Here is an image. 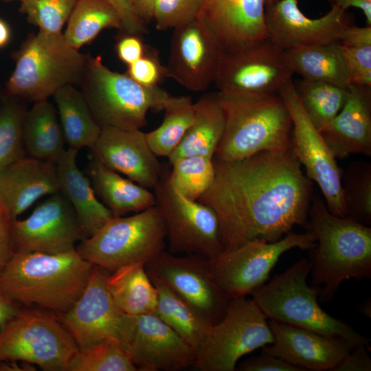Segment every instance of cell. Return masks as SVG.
<instances>
[{
  "label": "cell",
  "instance_id": "6da1fadb",
  "mask_svg": "<svg viewBox=\"0 0 371 371\" xmlns=\"http://www.w3.org/2000/svg\"><path fill=\"white\" fill-rule=\"evenodd\" d=\"M213 161L214 180L198 201L216 213L223 251L254 240L276 242L307 225L312 183L290 150Z\"/></svg>",
  "mask_w": 371,
  "mask_h": 371
},
{
  "label": "cell",
  "instance_id": "7a4b0ae2",
  "mask_svg": "<svg viewBox=\"0 0 371 371\" xmlns=\"http://www.w3.org/2000/svg\"><path fill=\"white\" fill-rule=\"evenodd\" d=\"M93 266L76 249L54 254L14 252L0 271V293L20 306L63 313L82 293Z\"/></svg>",
  "mask_w": 371,
  "mask_h": 371
},
{
  "label": "cell",
  "instance_id": "3957f363",
  "mask_svg": "<svg viewBox=\"0 0 371 371\" xmlns=\"http://www.w3.org/2000/svg\"><path fill=\"white\" fill-rule=\"evenodd\" d=\"M308 218L306 227L315 237L310 273L314 286H323L322 301H330L346 280L370 278V226L333 214L317 194L312 195Z\"/></svg>",
  "mask_w": 371,
  "mask_h": 371
},
{
  "label": "cell",
  "instance_id": "277c9868",
  "mask_svg": "<svg viewBox=\"0 0 371 371\" xmlns=\"http://www.w3.org/2000/svg\"><path fill=\"white\" fill-rule=\"evenodd\" d=\"M311 269V261L301 258L254 291L252 300L267 319L341 338L352 349H370L368 339L319 305V290L307 283Z\"/></svg>",
  "mask_w": 371,
  "mask_h": 371
},
{
  "label": "cell",
  "instance_id": "5b68a950",
  "mask_svg": "<svg viewBox=\"0 0 371 371\" xmlns=\"http://www.w3.org/2000/svg\"><path fill=\"white\" fill-rule=\"evenodd\" d=\"M14 69L4 94L34 102L47 100L60 88L78 85L87 55L69 46L63 33H31L12 54Z\"/></svg>",
  "mask_w": 371,
  "mask_h": 371
},
{
  "label": "cell",
  "instance_id": "8992f818",
  "mask_svg": "<svg viewBox=\"0 0 371 371\" xmlns=\"http://www.w3.org/2000/svg\"><path fill=\"white\" fill-rule=\"evenodd\" d=\"M225 128L214 157L231 161L263 151L289 150L292 120L282 98H227L220 94Z\"/></svg>",
  "mask_w": 371,
  "mask_h": 371
},
{
  "label": "cell",
  "instance_id": "52a82bcc",
  "mask_svg": "<svg viewBox=\"0 0 371 371\" xmlns=\"http://www.w3.org/2000/svg\"><path fill=\"white\" fill-rule=\"evenodd\" d=\"M89 110L99 126L126 131L141 129L148 112L160 111L170 95L159 86L148 87L127 74L113 71L102 58L87 54L78 84Z\"/></svg>",
  "mask_w": 371,
  "mask_h": 371
},
{
  "label": "cell",
  "instance_id": "ba28073f",
  "mask_svg": "<svg viewBox=\"0 0 371 371\" xmlns=\"http://www.w3.org/2000/svg\"><path fill=\"white\" fill-rule=\"evenodd\" d=\"M166 241V227L155 205L131 216H113L76 249L92 265L110 273L129 264H147L165 250Z\"/></svg>",
  "mask_w": 371,
  "mask_h": 371
},
{
  "label": "cell",
  "instance_id": "9c48e42d",
  "mask_svg": "<svg viewBox=\"0 0 371 371\" xmlns=\"http://www.w3.org/2000/svg\"><path fill=\"white\" fill-rule=\"evenodd\" d=\"M78 351L57 315L47 310L21 306L0 329V363L19 361L45 371H68Z\"/></svg>",
  "mask_w": 371,
  "mask_h": 371
},
{
  "label": "cell",
  "instance_id": "30bf717a",
  "mask_svg": "<svg viewBox=\"0 0 371 371\" xmlns=\"http://www.w3.org/2000/svg\"><path fill=\"white\" fill-rule=\"evenodd\" d=\"M273 341L267 318L252 298L233 297L196 351L194 365L201 371H234L241 357Z\"/></svg>",
  "mask_w": 371,
  "mask_h": 371
},
{
  "label": "cell",
  "instance_id": "8fae6325",
  "mask_svg": "<svg viewBox=\"0 0 371 371\" xmlns=\"http://www.w3.org/2000/svg\"><path fill=\"white\" fill-rule=\"evenodd\" d=\"M164 168L153 189L155 206L163 219L169 252L199 255L211 259L223 251L216 213L199 201L190 199L173 188Z\"/></svg>",
  "mask_w": 371,
  "mask_h": 371
},
{
  "label": "cell",
  "instance_id": "7c38bea8",
  "mask_svg": "<svg viewBox=\"0 0 371 371\" xmlns=\"http://www.w3.org/2000/svg\"><path fill=\"white\" fill-rule=\"evenodd\" d=\"M315 245V237L311 232H291L276 242L254 240L224 250L208 259V264L214 280L223 291L231 298L243 297L265 284L286 251L296 247L310 251Z\"/></svg>",
  "mask_w": 371,
  "mask_h": 371
},
{
  "label": "cell",
  "instance_id": "4fadbf2b",
  "mask_svg": "<svg viewBox=\"0 0 371 371\" xmlns=\"http://www.w3.org/2000/svg\"><path fill=\"white\" fill-rule=\"evenodd\" d=\"M293 75L284 51L266 38L223 52L214 82L223 97L261 98L278 94Z\"/></svg>",
  "mask_w": 371,
  "mask_h": 371
},
{
  "label": "cell",
  "instance_id": "5bb4252c",
  "mask_svg": "<svg viewBox=\"0 0 371 371\" xmlns=\"http://www.w3.org/2000/svg\"><path fill=\"white\" fill-rule=\"evenodd\" d=\"M278 95L286 104L292 120L289 150L305 168L306 177L319 186L330 212L346 217L341 170L320 131L306 115L292 78L283 85Z\"/></svg>",
  "mask_w": 371,
  "mask_h": 371
},
{
  "label": "cell",
  "instance_id": "9a60e30c",
  "mask_svg": "<svg viewBox=\"0 0 371 371\" xmlns=\"http://www.w3.org/2000/svg\"><path fill=\"white\" fill-rule=\"evenodd\" d=\"M109 273L93 265L78 300L67 312L56 314L78 350L106 340L126 350L133 315L124 313L111 297L106 285Z\"/></svg>",
  "mask_w": 371,
  "mask_h": 371
},
{
  "label": "cell",
  "instance_id": "2e32d148",
  "mask_svg": "<svg viewBox=\"0 0 371 371\" xmlns=\"http://www.w3.org/2000/svg\"><path fill=\"white\" fill-rule=\"evenodd\" d=\"M145 267L150 278L164 282L212 324L225 315L232 298L214 280L207 258L164 250Z\"/></svg>",
  "mask_w": 371,
  "mask_h": 371
},
{
  "label": "cell",
  "instance_id": "e0dca14e",
  "mask_svg": "<svg viewBox=\"0 0 371 371\" xmlns=\"http://www.w3.org/2000/svg\"><path fill=\"white\" fill-rule=\"evenodd\" d=\"M85 238L73 207L60 191L49 195L26 218L12 222L14 252L65 253Z\"/></svg>",
  "mask_w": 371,
  "mask_h": 371
},
{
  "label": "cell",
  "instance_id": "ac0fdd59",
  "mask_svg": "<svg viewBox=\"0 0 371 371\" xmlns=\"http://www.w3.org/2000/svg\"><path fill=\"white\" fill-rule=\"evenodd\" d=\"M166 77L194 92L214 82L223 50L214 34L198 15L173 29Z\"/></svg>",
  "mask_w": 371,
  "mask_h": 371
},
{
  "label": "cell",
  "instance_id": "d6986e66",
  "mask_svg": "<svg viewBox=\"0 0 371 371\" xmlns=\"http://www.w3.org/2000/svg\"><path fill=\"white\" fill-rule=\"evenodd\" d=\"M267 38L283 51L305 45L340 42L350 25L346 10L331 6L325 15L306 16L297 0H278L265 5Z\"/></svg>",
  "mask_w": 371,
  "mask_h": 371
},
{
  "label": "cell",
  "instance_id": "ffe728a7",
  "mask_svg": "<svg viewBox=\"0 0 371 371\" xmlns=\"http://www.w3.org/2000/svg\"><path fill=\"white\" fill-rule=\"evenodd\" d=\"M142 371H178L194 365V349L155 314L133 316L126 346Z\"/></svg>",
  "mask_w": 371,
  "mask_h": 371
},
{
  "label": "cell",
  "instance_id": "44dd1931",
  "mask_svg": "<svg viewBox=\"0 0 371 371\" xmlns=\"http://www.w3.org/2000/svg\"><path fill=\"white\" fill-rule=\"evenodd\" d=\"M91 149L93 158L148 189H154L165 168L141 129L102 128Z\"/></svg>",
  "mask_w": 371,
  "mask_h": 371
},
{
  "label": "cell",
  "instance_id": "7402d4cb",
  "mask_svg": "<svg viewBox=\"0 0 371 371\" xmlns=\"http://www.w3.org/2000/svg\"><path fill=\"white\" fill-rule=\"evenodd\" d=\"M273 341L262 351L305 370L333 369L352 350L344 339L269 319Z\"/></svg>",
  "mask_w": 371,
  "mask_h": 371
},
{
  "label": "cell",
  "instance_id": "603a6c76",
  "mask_svg": "<svg viewBox=\"0 0 371 371\" xmlns=\"http://www.w3.org/2000/svg\"><path fill=\"white\" fill-rule=\"evenodd\" d=\"M265 0H203L199 16L223 52L267 38Z\"/></svg>",
  "mask_w": 371,
  "mask_h": 371
},
{
  "label": "cell",
  "instance_id": "cb8c5ba5",
  "mask_svg": "<svg viewBox=\"0 0 371 371\" xmlns=\"http://www.w3.org/2000/svg\"><path fill=\"white\" fill-rule=\"evenodd\" d=\"M336 159L371 155V86L350 84L339 113L320 131Z\"/></svg>",
  "mask_w": 371,
  "mask_h": 371
},
{
  "label": "cell",
  "instance_id": "d4e9b609",
  "mask_svg": "<svg viewBox=\"0 0 371 371\" xmlns=\"http://www.w3.org/2000/svg\"><path fill=\"white\" fill-rule=\"evenodd\" d=\"M58 191L53 161L24 157L0 172V198L13 220L41 197Z\"/></svg>",
  "mask_w": 371,
  "mask_h": 371
},
{
  "label": "cell",
  "instance_id": "484cf974",
  "mask_svg": "<svg viewBox=\"0 0 371 371\" xmlns=\"http://www.w3.org/2000/svg\"><path fill=\"white\" fill-rule=\"evenodd\" d=\"M78 152L68 147L56 164L59 191L73 207L87 238L98 232L113 216L96 196L87 175L78 168Z\"/></svg>",
  "mask_w": 371,
  "mask_h": 371
},
{
  "label": "cell",
  "instance_id": "4316f807",
  "mask_svg": "<svg viewBox=\"0 0 371 371\" xmlns=\"http://www.w3.org/2000/svg\"><path fill=\"white\" fill-rule=\"evenodd\" d=\"M96 196L113 216L137 213L155 205L153 192L93 158L87 168Z\"/></svg>",
  "mask_w": 371,
  "mask_h": 371
},
{
  "label": "cell",
  "instance_id": "83f0119b",
  "mask_svg": "<svg viewBox=\"0 0 371 371\" xmlns=\"http://www.w3.org/2000/svg\"><path fill=\"white\" fill-rule=\"evenodd\" d=\"M286 63L302 79L322 81L343 88L350 85L349 70L340 42L300 46L284 51Z\"/></svg>",
  "mask_w": 371,
  "mask_h": 371
},
{
  "label": "cell",
  "instance_id": "f1b7e54d",
  "mask_svg": "<svg viewBox=\"0 0 371 371\" xmlns=\"http://www.w3.org/2000/svg\"><path fill=\"white\" fill-rule=\"evenodd\" d=\"M193 124L168 158L169 164L183 157L214 158L225 128V115L218 92L203 95L194 103Z\"/></svg>",
  "mask_w": 371,
  "mask_h": 371
},
{
  "label": "cell",
  "instance_id": "f546056e",
  "mask_svg": "<svg viewBox=\"0 0 371 371\" xmlns=\"http://www.w3.org/2000/svg\"><path fill=\"white\" fill-rule=\"evenodd\" d=\"M25 152L30 157L56 163L65 150V138L57 111L47 100L27 110L22 125Z\"/></svg>",
  "mask_w": 371,
  "mask_h": 371
},
{
  "label": "cell",
  "instance_id": "4dcf8cb0",
  "mask_svg": "<svg viewBox=\"0 0 371 371\" xmlns=\"http://www.w3.org/2000/svg\"><path fill=\"white\" fill-rule=\"evenodd\" d=\"M106 285L117 306L126 314H155L157 293L143 263H133L108 273Z\"/></svg>",
  "mask_w": 371,
  "mask_h": 371
},
{
  "label": "cell",
  "instance_id": "1f68e13d",
  "mask_svg": "<svg viewBox=\"0 0 371 371\" xmlns=\"http://www.w3.org/2000/svg\"><path fill=\"white\" fill-rule=\"evenodd\" d=\"M150 279L157 293L155 314L196 352L213 324L164 282L156 278Z\"/></svg>",
  "mask_w": 371,
  "mask_h": 371
},
{
  "label": "cell",
  "instance_id": "d6a6232c",
  "mask_svg": "<svg viewBox=\"0 0 371 371\" xmlns=\"http://www.w3.org/2000/svg\"><path fill=\"white\" fill-rule=\"evenodd\" d=\"M56 111L69 148H91L97 141L101 128L94 120L81 93L74 85H67L53 95Z\"/></svg>",
  "mask_w": 371,
  "mask_h": 371
},
{
  "label": "cell",
  "instance_id": "836d02e7",
  "mask_svg": "<svg viewBox=\"0 0 371 371\" xmlns=\"http://www.w3.org/2000/svg\"><path fill=\"white\" fill-rule=\"evenodd\" d=\"M123 31L121 19L108 0H78L63 33L67 43L80 49L105 29Z\"/></svg>",
  "mask_w": 371,
  "mask_h": 371
},
{
  "label": "cell",
  "instance_id": "e575fe53",
  "mask_svg": "<svg viewBox=\"0 0 371 371\" xmlns=\"http://www.w3.org/2000/svg\"><path fill=\"white\" fill-rule=\"evenodd\" d=\"M163 110L161 124L146 133V137L157 157L168 158L194 121V102L190 96L170 95Z\"/></svg>",
  "mask_w": 371,
  "mask_h": 371
},
{
  "label": "cell",
  "instance_id": "d590c367",
  "mask_svg": "<svg viewBox=\"0 0 371 371\" xmlns=\"http://www.w3.org/2000/svg\"><path fill=\"white\" fill-rule=\"evenodd\" d=\"M294 87L306 115L319 131L339 113L348 96V88L322 81L302 79Z\"/></svg>",
  "mask_w": 371,
  "mask_h": 371
},
{
  "label": "cell",
  "instance_id": "8d00e7d4",
  "mask_svg": "<svg viewBox=\"0 0 371 371\" xmlns=\"http://www.w3.org/2000/svg\"><path fill=\"white\" fill-rule=\"evenodd\" d=\"M342 195L346 214L351 219L371 225V164L350 163L341 176Z\"/></svg>",
  "mask_w": 371,
  "mask_h": 371
},
{
  "label": "cell",
  "instance_id": "74e56055",
  "mask_svg": "<svg viewBox=\"0 0 371 371\" xmlns=\"http://www.w3.org/2000/svg\"><path fill=\"white\" fill-rule=\"evenodd\" d=\"M170 186L186 197L198 201L212 186L215 177L213 158L201 155L181 157L170 163Z\"/></svg>",
  "mask_w": 371,
  "mask_h": 371
},
{
  "label": "cell",
  "instance_id": "f35d334b",
  "mask_svg": "<svg viewBox=\"0 0 371 371\" xmlns=\"http://www.w3.org/2000/svg\"><path fill=\"white\" fill-rule=\"evenodd\" d=\"M27 110L22 99L3 93L0 102V172L25 157L22 125Z\"/></svg>",
  "mask_w": 371,
  "mask_h": 371
},
{
  "label": "cell",
  "instance_id": "ab89813d",
  "mask_svg": "<svg viewBox=\"0 0 371 371\" xmlns=\"http://www.w3.org/2000/svg\"><path fill=\"white\" fill-rule=\"evenodd\" d=\"M126 350L116 341L106 340L78 351L72 357L68 371H136Z\"/></svg>",
  "mask_w": 371,
  "mask_h": 371
},
{
  "label": "cell",
  "instance_id": "60d3db41",
  "mask_svg": "<svg viewBox=\"0 0 371 371\" xmlns=\"http://www.w3.org/2000/svg\"><path fill=\"white\" fill-rule=\"evenodd\" d=\"M78 0H22L19 11L27 21L47 33H62Z\"/></svg>",
  "mask_w": 371,
  "mask_h": 371
},
{
  "label": "cell",
  "instance_id": "b9f144b4",
  "mask_svg": "<svg viewBox=\"0 0 371 371\" xmlns=\"http://www.w3.org/2000/svg\"><path fill=\"white\" fill-rule=\"evenodd\" d=\"M203 0H155L153 19L159 30L175 29L196 18Z\"/></svg>",
  "mask_w": 371,
  "mask_h": 371
},
{
  "label": "cell",
  "instance_id": "7bdbcfd3",
  "mask_svg": "<svg viewBox=\"0 0 371 371\" xmlns=\"http://www.w3.org/2000/svg\"><path fill=\"white\" fill-rule=\"evenodd\" d=\"M126 74L137 83L148 87H157L166 77L158 52L147 45L143 56L128 65Z\"/></svg>",
  "mask_w": 371,
  "mask_h": 371
},
{
  "label": "cell",
  "instance_id": "ee69618b",
  "mask_svg": "<svg viewBox=\"0 0 371 371\" xmlns=\"http://www.w3.org/2000/svg\"><path fill=\"white\" fill-rule=\"evenodd\" d=\"M342 47L348 67L350 83L371 86V45Z\"/></svg>",
  "mask_w": 371,
  "mask_h": 371
},
{
  "label": "cell",
  "instance_id": "f6af8a7d",
  "mask_svg": "<svg viewBox=\"0 0 371 371\" xmlns=\"http://www.w3.org/2000/svg\"><path fill=\"white\" fill-rule=\"evenodd\" d=\"M236 368L240 371H303L284 359L263 351L259 356L244 360Z\"/></svg>",
  "mask_w": 371,
  "mask_h": 371
},
{
  "label": "cell",
  "instance_id": "bcb514c9",
  "mask_svg": "<svg viewBox=\"0 0 371 371\" xmlns=\"http://www.w3.org/2000/svg\"><path fill=\"white\" fill-rule=\"evenodd\" d=\"M117 10L123 32L142 35L148 32L147 24L138 16L129 0H108Z\"/></svg>",
  "mask_w": 371,
  "mask_h": 371
},
{
  "label": "cell",
  "instance_id": "7dc6e473",
  "mask_svg": "<svg viewBox=\"0 0 371 371\" xmlns=\"http://www.w3.org/2000/svg\"><path fill=\"white\" fill-rule=\"evenodd\" d=\"M13 219L0 198V271L14 254L12 241Z\"/></svg>",
  "mask_w": 371,
  "mask_h": 371
},
{
  "label": "cell",
  "instance_id": "c3c4849f",
  "mask_svg": "<svg viewBox=\"0 0 371 371\" xmlns=\"http://www.w3.org/2000/svg\"><path fill=\"white\" fill-rule=\"evenodd\" d=\"M146 47L141 35L124 33L117 40L115 49L119 59L128 66L143 56Z\"/></svg>",
  "mask_w": 371,
  "mask_h": 371
},
{
  "label": "cell",
  "instance_id": "681fc988",
  "mask_svg": "<svg viewBox=\"0 0 371 371\" xmlns=\"http://www.w3.org/2000/svg\"><path fill=\"white\" fill-rule=\"evenodd\" d=\"M366 347L352 349L333 371H370L371 358Z\"/></svg>",
  "mask_w": 371,
  "mask_h": 371
},
{
  "label": "cell",
  "instance_id": "f907efd6",
  "mask_svg": "<svg viewBox=\"0 0 371 371\" xmlns=\"http://www.w3.org/2000/svg\"><path fill=\"white\" fill-rule=\"evenodd\" d=\"M340 43L344 47L371 45V26L349 25L344 30Z\"/></svg>",
  "mask_w": 371,
  "mask_h": 371
},
{
  "label": "cell",
  "instance_id": "816d5d0a",
  "mask_svg": "<svg viewBox=\"0 0 371 371\" xmlns=\"http://www.w3.org/2000/svg\"><path fill=\"white\" fill-rule=\"evenodd\" d=\"M331 6H337L344 10L349 8L360 9L364 14L367 25L371 26V0H326Z\"/></svg>",
  "mask_w": 371,
  "mask_h": 371
},
{
  "label": "cell",
  "instance_id": "f5cc1de1",
  "mask_svg": "<svg viewBox=\"0 0 371 371\" xmlns=\"http://www.w3.org/2000/svg\"><path fill=\"white\" fill-rule=\"evenodd\" d=\"M20 307L7 300L0 293V329L3 328L16 315Z\"/></svg>",
  "mask_w": 371,
  "mask_h": 371
},
{
  "label": "cell",
  "instance_id": "db71d44e",
  "mask_svg": "<svg viewBox=\"0 0 371 371\" xmlns=\"http://www.w3.org/2000/svg\"><path fill=\"white\" fill-rule=\"evenodd\" d=\"M138 16L147 24L153 19L155 0H129Z\"/></svg>",
  "mask_w": 371,
  "mask_h": 371
},
{
  "label": "cell",
  "instance_id": "11a10c76",
  "mask_svg": "<svg viewBox=\"0 0 371 371\" xmlns=\"http://www.w3.org/2000/svg\"><path fill=\"white\" fill-rule=\"evenodd\" d=\"M11 29L8 23L0 18V49L6 47L11 39Z\"/></svg>",
  "mask_w": 371,
  "mask_h": 371
},
{
  "label": "cell",
  "instance_id": "9f6ffc18",
  "mask_svg": "<svg viewBox=\"0 0 371 371\" xmlns=\"http://www.w3.org/2000/svg\"><path fill=\"white\" fill-rule=\"evenodd\" d=\"M360 310L363 315L371 317V302L370 298L361 304Z\"/></svg>",
  "mask_w": 371,
  "mask_h": 371
},
{
  "label": "cell",
  "instance_id": "6f0895ef",
  "mask_svg": "<svg viewBox=\"0 0 371 371\" xmlns=\"http://www.w3.org/2000/svg\"><path fill=\"white\" fill-rule=\"evenodd\" d=\"M278 1V0H265L266 4L270 3H272V2H275V1Z\"/></svg>",
  "mask_w": 371,
  "mask_h": 371
},
{
  "label": "cell",
  "instance_id": "680465c9",
  "mask_svg": "<svg viewBox=\"0 0 371 371\" xmlns=\"http://www.w3.org/2000/svg\"><path fill=\"white\" fill-rule=\"evenodd\" d=\"M1 1H5V2H10V1H21L22 0H1Z\"/></svg>",
  "mask_w": 371,
  "mask_h": 371
},
{
  "label": "cell",
  "instance_id": "91938a15",
  "mask_svg": "<svg viewBox=\"0 0 371 371\" xmlns=\"http://www.w3.org/2000/svg\"><path fill=\"white\" fill-rule=\"evenodd\" d=\"M3 95H0V102H1V99H2V98H3Z\"/></svg>",
  "mask_w": 371,
  "mask_h": 371
}]
</instances>
